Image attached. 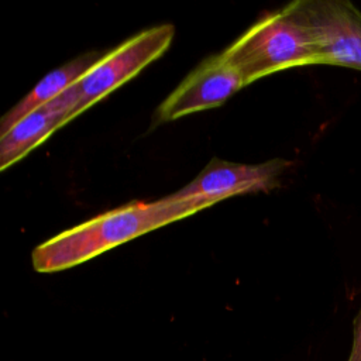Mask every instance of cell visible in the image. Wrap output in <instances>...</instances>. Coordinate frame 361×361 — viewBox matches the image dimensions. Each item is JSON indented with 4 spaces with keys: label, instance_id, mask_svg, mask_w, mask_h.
<instances>
[{
    "label": "cell",
    "instance_id": "obj_2",
    "mask_svg": "<svg viewBox=\"0 0 361 361\" xmlns=\"http://www.w3.org/2000/svg\"><path fill=\"white\" fill-rule=\"evenodd\" d=\"M221 55L245 86L279 71L316 65L307 31L286 6L265 14Z\"/></svg>",
    "mask_w": 361,
    "mask_h": 361
},
{
    "label": "cell",
    "instance_id": "obj_1",
    "mask_svg": "<svg viewBox=\"0 0 361 361\" xmlns=\"http://www.w3.org/2000/svg\"><path fill=\"white\" fill-rule=\"evenodd\" d=\"M195 213L189 202L171 195L155 202H131L39 244L32 251V267L37 272L63 271Z\"/></svg>",
    "mask_w": 361,
    "mask_h": 361
},
{
    "label": "cell",
    "instance_id": "obj_5",
    "mask_svg": "<svg viewBox=\"0 0 361 361\" xmlns=\"http://www.w3.org/2000/svg\"><path fill=\"white\" fill-rule=\"evenodd\" d=\"M289 165L290 162L283 158L251 165L227 162L214 157L192 182L171 196L189 202L199 212L231 196L268 193L276 189L281 185L279 176Z\"/></svg>",
    "mask_w": 361,
    "mask_h": 361
},
{
    "label": "cell",
    "instance_id": "obj_8",
    "mask_svg": "<svg viewBox=\"0 0 361 361\" xmlns=\"http://www.w3.org/2000/svg\"><path fill=\"white\" fill-rule=\"evenodd\" d=\"M103 56V52H86L71 62L54 69L44 76L34 89L13 106L0 120V137L4 135L16 123L32 110L49 103L61 96L65 90L82 79V76Z\"/></svg>",
    "mask_w": 361,
    "mask_h": 361
},
{
    "label": "cell",
    "instance_id": "obj_6",
    "mask_svg": "<svg viewBox=\"0 0 361 361\" xmlns=\"http://www.w3.org/2000/svg\"><path fill=\"white\" fill-rule=\"evenodd\" d=\"M245 86L244 79L221 54L204 59L159 104V123L214 109Z\"/></svg>",
    "mask_w": 361,
    "mask_h": 361
},
{
    "label": "cell",
    "instance_id": "obj_4",
    "mask_svg": "<svg viewBox=\"0 0 361 361\" xmlns=\"http://www.w3.org/2000/svg\"><path fill=\"white\" fill-rule=\"evenodd\" d=\"M175 27L169 23L149 27L103 56L78 82L79 97L69 121L133 79L147 65L159 58L171 45Z\"/></svg>",
    "mask_w": 361,
    "mask_h": 361
},
{
    "label": "cell",
    "instance_id": "obj_3",
    "mask_svg": "<svg viewBox=\"0 0 361 361\" xmlns=\"http://www.w3.org/2000/svg\"><path fill=\"white\" fill-rule=\"evenodd\" d=\"M312 41L316 65L361 71V11L348 0H296L286 6Z\"/></svg>",
    "mask_w": 361,
    "mask_h": 361
},
{
    "label": "cell",
    "instance_id": "obj_7",
    "mask_svg": "<svg viewBox=\"0 0 361 361\" xmlns=\"http://www.w3.org/2000/svg\"><path fill=\"white\" fill-rule=\"evenodd\" d=\"M78 82L49 103L32 110L0 137V171L24 158L54 131L69 123L78 103Z\"/></svg>",
    "mask_w": 361,
    "mask_h": 361
},
{
    "label": "cell",
    "instance_id": "obj_9",
    "mask_svg": "<svg viewBox=\"0 0 361 361\" xmlns=\"http://www.w3.org/2000/svg\"><path fill=\"white\" fill-rule=\"evenodd\" d=\"M348 361H361V309L354 322V340Z\"/></svg>",
    "mask_w": 361,
    "mask_h": 361
}]
</instances>
